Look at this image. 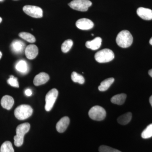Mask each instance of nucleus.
Segmentation results:
<instances>
[{"mask_svg": "<svg viewBox=\"0 0 152 152\" xmlns=\"http://www.w3.org/2000/svg\"><path fill=\"white\" fill-rule=\"evenodd\" d=\"M31 126L29 123H26L18 126L16 130V135L14 137V144L17 147L23 145L25 135L29 131Z\"/></svg>", "mask_w": 152, "mask_h": 152, "instance_id": "nucleus-1", "label": "nucleus"}, {"mask_svg": "<svg viewBox=\"0 0 152 152\" xmlns=\"http://www.w3.org/2000/svg\"><path fill=\"white\" fill-rule=\"evenodd\" d=\"M133 38L130 32L127 30H123L120 32L116 37L117 45L122 48H127L133 43Z\"/></svg>", "mask_w": 152, "mask_h": 152, "instance_id": "nucleus-2", "label": "nucleus"}, {"mask_svg": "<svg viewBox=\"0 0 152 152\" xmlns=\"http://www.w3.org/2000/svg\"><path fill=\"white\" fill-rule=\"evenodd\" d=\"M33 109L29 105L22 104L17 107L15 112V116L19 120H24L32 115Z\"/></svg>", "mask_w": 152, "mask_h": 152, "instance_id": "nucleus-3", "label": "nucleus"}, {"mask_svg": "<svg viewBox=\"0 0 152 152\" xmlns=\"http://www.w3.org/2000/svg\"><path fill=\"white\" fill-rule=\"evenodd\" d=\"M115 55L111 50L104 49L99 51L95 55V60L100 63H107L113 60Z\"/></svg>", "mask_w": 152, "mask_h": 152, "instance_id": "nucleus-4", "label": "nucleus"}, {"mask_svg": "<svg viewBox=\"0 0 152 152\" xmlns=\"http://www.w3.org/2000/svg\"><path fill=\"white\" fill-rule=\"evenodd\" d=\"M89 116L91 119L101 121L104 119L106 116L105 110L99 106H95L90 109Z\"/></svg>", "mask_w": 152, "mask_h": 152, "instance_id": "nucleus-5", "label": "nucleus"}, {"mask_svg": "<svg viewBox=\"0 0 152 152\" xmlns=\"http://www.w3.org/2000/svg\"><path fill=\"white\" fill-rule=\"evenodd\" d=\"M92 4V3L89 0H73L68 4L71 8L81 12L88 11Z\"/></svg>", "mask_w": 152, "mask_h": 152, "instance_id": "nucleus-6", "label": "nucleus"}, {"mask_svg": "<svg viewBox=\"0 0 152 152\" xmlns=\"http://www.w3.org/2000/svg\"><path fill=\"white\" fill-rule=\"evenodd\" d=\"M58 92L56 88L52 89L47 94L45 97L46 104L45 105L46 111H50L53 108L58 97Z\"/></svg>", "mask_w": 152, "mask_h": 152, "instance_id": "nucleus-7", "label": "nucleus"}, {"mask_svg": "<svg viewBox=\"0 0 152 152\" xmlns=\"http://www.w3.org/2000/svg\"><path fill=\"white\" fill-rule=\"evenodd\" d=\"M25 13L32 18H39L43 17V11L41 8L37 6L26 5L23 8Z\"/></svg>", "mask_w": 152, "mask_h": 152, "instance_id": "nucleus-8", "label": "nucleus"}, {"mask_svg": "<svg viewBox=\"0 0 152 152\" xmlns=\"http://www.w3.org/2000/svg\"><path fill=\"white\" fill-rule=\"evenodd\" d=\"M76 26L80 29L88 30L94 27V23L89 19L82 18L79 19L76 22Z\"/></svg>", "mask_w": 152, "mask_h": 152, "instance_id": "nucleus-9", "label": "nucleus"}, {"mask_svg": "<svg viewBox=\"0 0 152 152\" xmlns=\"http://www.w3.org/2000/svg\"><path fill=\"white\" fill-rule=\"evenodd\" d=\"M25 54L28 59L32 60L36 58L38 54L37 47L34 45H28L25 49Z\"/></svg>", "mask_w": 152, "mask_h": 152, "instance_id": "nucleus-10", "label": "nucleus"}, {"mask_svg": "<svg viewBox=\"0 0 152 152\" xmlns=\"http://www.w3.org/2000/svg\"><path fill=\"white\" fill-rule=\"evenodd\" d=\"M137 14L143 20H150L152 19V10L151 9L140 7L137 10Z\"/></svg>", "mask_w": 152, "mask_h": 152, "instance_id": "nucleus-11", "label": "nucleus"}, {"mask_svg": "<svg viewBox=\"0 0 152 152\" xmlns=\"http://www.w3.org/2000/svg\"><path fill=\"white\" fill-rule=\"evenodd\" d=\"M50 79V76L48 74L41 72L35 77L34 80V83L35 86H39L45 84Z\"/></svg>", "mask_w": 152, "mask_h": 152, "instance_id": "nucleus-12", "label": "nucleus"}, {"mask_svg": "<svg viewBox=\"0 0 152 152\" xmlns=\"http://www.w3.org/2000/svg\"><path fill=\"white\" fill-rule=\"evenodd\" d=\"M70 119L69 117H64L57 123L56 128L59 133H63L66 130L69 124Z\"/></svg>", "mask_w": 152, "mask_h": 152, "instance_id": "nucleus-13", "label": "nucleus"}, {"mask_svg": "<svg viewBox=\"0 0 152 152\" xmlns=\"http://www.w3.org/2000/svg\"><path fill=\"white\" fill-rule=\"evenodd\" d=\"M25 45L22 41L15 40L11 44L12 50L15 53H21L24 50Z\"/></svg>", "mask_w": 152, "mask_h": 152, "instance_id": "nucleus-14", "label": "nucleus"}, {"mask_svg": "<svg viewBox=\"0 0 152 152\" xmlns=\"http://www.w3.org/2000/svg\"><path fill=\"white\" fill-rule=\"evenodd\" d=\"M1 104L4 108L7 110H11L14 104L13 98L8 95L4 96L1 100Z\"/></svg>", "mask_w": 152, "mask_h": 152, "instance_id": "nucleus-15", "label": "nucleus"}, {"mask_svg": "<svg viewBox=\"0 0 152 152\" xmlns=\"http://www.w3.org/2000/svg\"><path fill=\"white\" fill-rule=\"evenodd\" d=\"M102 43V38L99 37H97L92 40L87 41L86 42V46L88 48L95 50L100 48Z\"/></svg>", "mask_w": 152, "mask_h": 152, "instance_id": "nucleus-16", "label": "nucleus"}, {"mask_svg": "<svg viewBox=\"0 0 152 152\" xmlns=\"http://www.w3.org/2000/svg\"><path fill=\"white\" fill-rule=\"evenodd\" d=\"M126 96V95L124 94L116 95L111 98V102L113 104L121 105L124 103Z\"/></svg>", "mask_w": 152, "mask_h": 152, "instance_id": "nucleus-17", "label": "nucleus"}, {"mask_svg": "<svg viewBox=\"0 0 152 152\" xmlns=\"http://www.w3.org/2000/svg\"><path fill=\"white\" fill-rule=\"evenodd\" d=\"M114 81H115V79L113 77L106 79L101 83L100 85L98 88L99 90L101 91H107L113 83Z\"/></svg>", "mask_w": 152, "mask_h": 152, "instance_id": "nucleus-18", "label": "nucleus"}, {"mask_svg": "<svg viewBox=\"0 0 152 152\" xmlns=\"http://www.w3.org/2000/svg\"><path fill=\"white\" fill-rule=\"evenodd\" d=\"M132 118V114L130 112H128L120 116L118 118V123L121 125L127 124L130 122Z\"/></svg>", "mask_w": 152, "mask_h": 152, "instance_id": "nucleus-19", "label": "nucleus"}, {"mask_svg": "<svg viewBox=\"0 0 152 152\" xmlns=\"http://www.w3.org/2000/svg\"><path fill=\"white\" fill-rule=\"evenodd\" d=\"M15 67L17 71L22 73L26 72L28 70L27 64L25 61L23 60L19 61L17 63Z\"/></svg>", "mask_w": 152, "mask_h": 152, "instance_id": "nucleus-20", "label": "nucleus"}, {"mask_svg": "<svg viewBox=\"0 0 152 152\" xmlns=\"http://www.w3.org/2000/svg\"><path fill=\"white\" fill-rule=\"evenodd\" d=\"M0 152H14L12 143L10 141H6L3 143L1 146Z\"/></svg>", "mask_w": 152, "mask_h": 152, "instance_id": "nucleus-21", "label": "nucleus"}, {"mask_svg": "<svg viewBox=\"0 0 152 152\" xmlns=\"http://www.w3.org/2000/svg\"><path fill=\"white\" fill-rule=\"evenodd\" d=\"M19 37L28 42L34 43L36 42V39L31 34L27 32H21L19 34Z\"/></svg>", "mask_w": 152, "mask_h": 152, "instance_id": "nucleus-22", "label": "nucleus"}, {"mask_svg": "<svg viewBox=\"0 0 152 152\" xmlns=\"http://www.w3.org/2000/svg\"><path fill=\"white\" fill-rule=\"evenodd\" d=\"M71 78L73 81L77 83L80 84H83L85 83V79L81 75L77 73L76 72H73L71 75Z\"/></svg>", "mask_w": 152, "mask_h": 152, "instance_id": "nucleus-23", "label": "nucleus"}, {"mask_svg": "<svg viewBox=\"0 0 152 152\" xmlns=\"http://www.w3.org/2000/svg\"><path fill=\"white\" fill-rule=\"evenodd\" d=\"M73 45V42L72 40H66L62 45V51L64 53H67L70 50Z\"/></svg>", "mask_w": 152, "mask_h": 152, "instance_id": "nucleus-24", "label": "nucleus"}, {"mask_svg": "<svg viewBox=\"0 0 152 152\" xmlns=\"http://www.w3.org/2000/svg\"><path fill=\"white\" fill-rule=\"evenodd\" d=\"M141 136L143 139H148L152 137V124L149 125L142 133Z\"/></svg>", "mask_w": 152, "mask_h": 152, "instance_id": "nucleus-25", "label": "nucleus"}, {"mask_svg": "<svg viewBox=\"0 0 152 152\" xmlns=\"http://www.w3.org/2000/svg\"><path fill=\"white\" fill-rule=\"evenodd\" d=\"M7 83L12 86L15 87V88H19V87L18 79L17 77H14V76L11 75L10 76V78L7 80Z\"/></svg>", "mask_w": 152, "mask_h": 152, "instance_id": "nucleus-26", "label": "nucleus"}, {"mask_svg": "<svg viewBox=\"0 0 152 152\" xmlns=\"http://www.w3.org/2000/svg\"><path fill=\"white\" fill-rule=\"evenodd\" d=\"M99 152H121L118 150L106 145H102L99 148Z\"/></svg>", "mask_w": 152, "mask_h": 152, "instance_id": "nucleus-27", "label": "nucleus"}, {"mask_svg": "<svg viewBox=\"0 0 152 152\" xmlns=\"http://www.w3.org/2000/svg\"><path fill=\"white\" fill-rule=\"evenodd\" d=\"M25 94L28 96H31L32 94L31 90L30 89H27L26 90V91H25Z\"/></svg>", "mask_w": 152, "mask_h": 152, "instance_id": "nucleus-28", "label": "nucleus"}, {"mask_svg": "<svg viewBox=\"0 0 152 152\" xmlns=\"http://www.w3.org/2000/svg\"><path fill=\"white\" fill-rule=\"evenodd\" d=\"M148 74L151 77H152V69L150 70L148 72Z\"/></svg>", "mask_w": 152, "mask_h": 152, "instance_id": "nucleus-29", "label": "nucleus"}, {"mask_svg": "<svg viewBox=\"0 0 152 152\" xmlns=\"http://www.w3.org/2000/svg\"><path fill=\"white\" fill-rule=\"evenodd\" d=\"M149 101L150 104H151V105L152 107V95L150 97Z\"/></svg>", "mask_w": 152, "mask_h": 152, "instance_id": "nucleus-30", "label": "nucleus"}, {"mask_svg": "<svg viewBox=\"0 0 152 152\" xmlns=\"http://www.w3.org/2000/svg\"><path fill=\"white\" fill-rule=\"evenodd\" d=\"M149 43H150V44H151V45H152V38H151V39H150V41H149Z\"/></svg>", "mask_w": 152, "mask_h": 152, "instance_id": "nucleus-31", "label": "nucleus"}, {"mask_svg": "<svg viewBox=\"0 0 152 152\" xmlns=\"http://www.w3.org/2000/svg\"><path fill=\"white\" fill-rule=\"evenodd\" d=\"M2 56V54L1 52H0V59L1 58Z\"/></svg>", "mask_w": 152, "mask_h": 152, "instance_id": "nucleus-32", "label": "nucleus"}, {"mask_svg": "<svg viewBox=\"0 0 152 152\" xmlns=\"http://www.w3.org/2000/svg\"><path fill=\"white\" fill-rule=\"evenodd\" d=\"M2 19L0 17V23L2 22Z\"/></svg>", "mask_w": 152, "mask_h": 152, "instance_id": "nucleus-33", "label": "nucleus"}, {"mask_svg": "<svg viewBox=\"0 0 152 152\" xmlns=\"http://www.w3.org/2000/svg\"><path fill=\"white\" fill-rule=\"evenodd\" d=\"M3 1V0H0V1Z\"/></svg>", "mask_w": 152, "mask_h": 152, "instance_id": "nucleus-34", "label": "nucleus"}, {"mask_svg": "<svg viewBox=\"0 0 152 152\" xmlns=\"http://www.w3.org/2000/svg\"><path fill=\"white\" fill-rule=\"evenodd\" d=\"M15 1H16V0H15Z\"/></svg>", "mask_w": 152, "mask_h": 152, "instance_id": "nucleus-35", "label": "nucleus"}]
</instances>
